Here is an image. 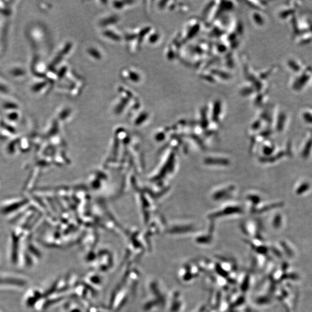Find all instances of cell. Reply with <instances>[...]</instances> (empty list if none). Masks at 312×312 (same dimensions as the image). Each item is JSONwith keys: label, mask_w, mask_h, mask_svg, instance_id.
<instances>
[{"label": "cell", "mask_w": 312, "mask_h": 312, "mask_svg": "<svg viewBox=\"0 0 312 312\" xmlns=\"http://www.w3.org/2000/svg\"><path fill=\"white\" fill-rule=\"evenodd\" d=\"M312 78V67L307 65L306 67L296 75H294L290 82V88L293 92L298 94L304 91L308 85H310Z\"/></svg>", "instance_id": "6da1fadb"}, {"label": "cell", "mask_w": 312, "mask_h": 312, "mask_svg": "<svg viewBox=\"0 0 312 312\" xmlns=\"http://www.w3.org/2000/svg\"><path fill=\"white\" fill-rule=\"evenodd\" d=\"M287 65L290 71L294 75L299 74L306 67L307 65L297 57H291L288 58L287 61Z\"/></svg>", "instance_id": "7a4b0ae2"}, {"label": "cell", "mask_w": 312, "mask_h": 312, "mask_svg": "<svg viewBox=\"0 0 312 312\" xmlns=\"http://www.w3.org/2000/svg\"><path fill=\"white\" fill-rule=\"evenodd\" d=\"M310 85L312 86V79H311V84H310Z\"/></svg>", "instance_id": "5b68a950"}, {"label": "cell", "mask_w": 312, "mask_h": 312, "mask_svg": "<svg viewBox=\"0 0 312 312\" xmlns=\"http://www.w3.org/2000/svg\"><path fill=\"white\" fill-rule=\"evenodd\" d=\"M301 115L305 122L312 124V108L305 107L301 109Z\"/></svg>", "instance_id": "277c9868"}, {"label": "cell", "mask_w": 312, "mask_h": 312, "mask_svg": "<svg viewBox=\"0 0 312 312\" xmlns=\"http://www.w3.org/2000/svg\"><path fill=\"white\" fill-rule=\"evenodd\" d=\"M295 43L298 45H306L312 42V31L305 32L295 36Z\"/></svg>", "instance_id": "3957f363"}]
</instances>
